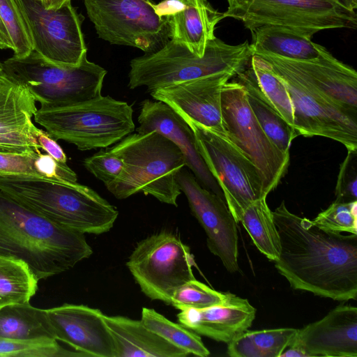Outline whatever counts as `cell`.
Returning a JSON list of instances; mask_svg holds the SVG:
<instances>
[{
	"mask_svg": "<svg viewBox=\"0 0 357 357\" xmlns=\"http://www.w3.org/2000/svg\"><path fill=\"white\" fill-rule=\"evenodd\" d=\"M280 241L274 261L295 289L337 301L357 298V234L324 230L284 202L273 212Z\"/></svg>",
	"mask_w": 357,
	"mask_h": 357,
	"instance_id": "obj_1",
	"label": "cell"
},
{
	"mask_svg": "<svg viewBox=\"0 0 357 357\" xmlns=\"http://www.w3.org/2000/svg\"><path fill=\"white\" fill-rule=\"evenodd\" d=\"M93 253L84 234L60 226L0 191V255L24 261L39 280L61 273Z\"/></svg>",
	"mask_w": 357,
	"mask_h": 357,
	"instance_id": "obj_2",
	"label": "cell"
},
{
	"mask_svg": "<svg viewBox=\"0 0 357 357\" xmlns=\"http://www.w3.org/2000/svg\"><path fill=\"white\" fill-rule=\"evenodd\" d=\"M0 191L46 219L84 234L107 232L119 215L115 206L77 182L0 176Z\"/></svg>",
	"mask_w": 357,
	"mask_h": 357,
	"instance_id": "obj_3",
	"label": "cell"
},
{
	"mask_svg": "<svg viewBox=\"0 0 357 357\" xmlns=\"http://www.w3.org/2000/svg\"><path fill=\"white\" fill-rule=\"evenodd\" d=\"M123 161L119 176L105 185L117 199L142 192L177 206L178 174L185 166L181 150L158 132L129 134L109 149Z\"/></svg>",
	"mask_w": 357,
	"mask_h": 357,
	"instance_id": "obj_4",
	"label": "cell"
},
{
	"mask_svg": "<svg viewBox=\"0 0 357 357\" xmlns=\"http://www.w3.org/2000/svg\"><path fill=\"white\" fill-rule=\"evenodd\" d=\"M253 51L248 41L229 45L215 38L198 56L183 44L169 40L159 50L136 57L130 63L128 86H146L151 92L173 84L221 73L235 75L250 63Z\"/></svg>",
	"mask_w": 357,
	"mask_h": 357,
	"instance_id": "obj_5",
	"label": "cell"
},
{
	"mask_svg": "<svg viewBox=\"0 0 357 357\" xmlns=\"http://www.w3.org/2000/svg\"><path fill=\"white\" fill-rule=\"evenodd\" d=\"M132 114L126 102L100 96L65 107H40L33 117L56 141L64 140L86 151L107 148L132 133Z\"/></svg>",
	"mask_w": 357,
	"mask_h": 357,
	"instance_id": "obj_6",
	"label": "cell"
},
{
	"mask_svg": "<svg viewBox=\"0 0 357 357\" xmlns=\"http://www.w3.org/2000/svg\"><path fill=\"white\" fill-rule=\"evenodd\" d=\"M225 17L252 31L264 26L291 30L311 38L326 29L357 26V0H227Z\"/></svg>",
	"mask_w": 357,
	"mask_h": 357,
	"instance_id": "obj_7",
	"label": "cell"
},
{
	"mask_svg": "<svg viewBox=\"0 0 357 357\" xmlns=\"http://www.w3.org/2000/svg\"><path fill=\"white\" fill-rule=\"evenodd\" d=\"M4 73L24 85L42 108L72 105L100 97L107 71L86 55L75 66L47 61L33 50L3 63Z\"/></svg>",
	"mask_w": 357,
	"mask_h": 357,
	"instance_id": "obj_8",
	"label": "cell"
},
{
	"mask_svg": "<svg viewBox=\"0 0 357 357\" xmlns=\"http://www.w3.org/2000/svg\"><path fill=\"white\" fill-rule=\"evenodd\" d=\"M283 80L294 108V128L298 135L321 136L357 150V114L350 112L289 70L271 55H257Z\"/></svg>",
	"mask_w": 357,
	"mask_h": 357,
	"instance_id": "obj_9",
	"label": "cell"
},
{
	"mask_svg": "<svg viewBox=\"0 0 357 357\" xmlns=\"http://www.w3.org/2000/svg\"><path fill=\"white\" fill-rule=\"evenodd\" d=\"M197 150L218 182L225 202L236 222L244 210L255 200L266 197L257 167L225 135L192 121Z\"/></svg>",
	"mask_w": 357,
	"mask_h": 357,
	"instance_id": "obj_10",
	"label": "cell"
},
{
	"mask_svg": "<svg viewBox=\"0 0 357 357\" xmlns=\"http://www.w3.org/2000/svg\"><path fill=\"white\" fill-rule=\"evenodd\" d=\"M99 38L140 49L162 48L172 38L169 19L158 15L151 0H84Z\"/></svg>",
	"mask_w": 357,
	"mask_h": 357,
	"instance_id": "obj_11",
	"label": "cell"
},
{
	"mask_svg": "<svg viewBox=\"0 0 357 357\" xmlns=\"http://www.w3.org/2000/svg\"><path fill=\"white\" fill-rule=\"evenodd\" d=\"M126 266L146 296L167 304L176 289L195 279V261L190 248L168 231L139 241Z\"/></svg>",
	"mask_w": 357,
	"mask_h": 357,
	"instance_id": "obj_12",
	"label": "cell"
},
{
	"mask_svg": "<svg viewBox=\"0 0 357 357\" xmlns=\"http://www.w3.org/2000/svg\"><path fill=\"white\" fill-rule=\"evenodd\" d=\"M221 112L227 137L257 167L267 197L285 175L289 154L282 152L266 135L250 109L244 87L234 79L222 89Z\"/></svg>",
	"mask_w": 357,
	"mask_h": 357,
	"instance_id": "obj_13",
	"label": "cell"
},
{
	"mask_svg": "<svg viewBox=\"0 0 357 357\" xmlns=\"http://www.w3.org/2000/svg\"><path fill=\"white\" fill-rule=\"evenodd\" d=\"M17 1L26 20L33 50L56 65H79L87 48L82 31V16L71 0L50 9L41 0Z\"/></svg>",
	"mask_w": 357,
	"mask_h": 357,
	"instance_id": "obj_14",
	"label": "cell"
},
{
	"mask_svg": "<svg viewBox=\"0 0 357 357\" xmlns=\"http://www.w3.org/2000/svg\"><path fill=\"white\" fill-rule=\"evenodd\" d=\"M178 182L192 214L206 232L209 250L220 259L228 271H237V222L225 201L204 188L193 174L184 169L178 174Z\"/></svg>",
	"mask_w": 357,
	"mask_h": 357,
	"instance_id": "obj_15",
	"label": "cell"
},
{
	"mask_svg": "<svg viewBox=\"0 0 357 357\" xmlns=\"http://www.w3.org/2000/svg\"><path fill=\"white\" fill-rule=\"evenodd\" d=\"M235 76L221 73L156 89L150 94L165 102L185 121H192L227 135L222 112L221 93L225 84Z\"/></svg>",
	"mask_w": 357,
	"mask_h": 357,
	"instance_id": "obj_16",
	"label": "cell"
},
{
	"mask_svg": "<svg viewBox=\"0 0 357 357\" xmlns=\"http://www.w3.org/2000/svg\"><path fill=\"white\" fill-rule=\"evenodd\" d=\"M47 312L56 340L83 356L116 357L113 335L100 310L66 303Z\"/></svg>",
	"mask_w": 357,
	"mask_h": 357,
	"instance_id": "obj_17",
	"label": "cell"
},
{
	"mask_svg": "<svg viewBox=\"0 0 357 357\" xmlns=\"http://www.w3.org/2000/svg\"><path fill=\"white\" fill-rule=\"evenodd\" d=\"M137 132L155 131L172 141L182 152L187 166L198 182L223 198L222 192L199 154L194 132L187 122L163 102L149 99L142 102Z\"/></svg>",
	"mask_w": 357,
	"mask_h": 357,
	"instance_id": "obj_18",
	"label": "cell"
},
{
	"mask_svg": "<svg viewBox=\"0 0 357 357\" xmlns=\"http://www.w3.org/2000/svg\"><path fill=\"white\" fill-rule=\"evenodd\" d=\"M291 345L309 357H357V308L340 305L321 319L298 329Z\"/></svg>",
	"mask_w": 357,
	"mask_h": 357,
	"instance_id": "obj_19",
	"label": "cell"
},
{
	"mask_svg": "<svg viewBox=\"0 0 357 357\" xmlns=\"http://www.w3.org/2000/svg\"><path fill=\"white\" fill-rule=\"evenodd\" d=\"M36 99L5 73L0 75V151L24 153L40 149L31 132Z\"/></svg>",
	"mask_w": 357,
	"mask_h": 357,
	"instance_id": "obj_20",
	"label": "cell"
},
{
	"mask_svg": "<svg viewBox=\"0 0 357 357\" xmlns=\"http://www.w3.org/2000/svg\"><path fill=\"white\" fill-rule=\"evenodd\" d=\"M155 13L169 19L171 39L202 56L207 43L215 38L216 25L225 18L207 0H162L155 4Z\"/></svg>",
	"mask_w": 357,
	"mask_h": 357,
	"instance_id": "obj_21",
	"label": "cell"
},
{
	"mask_svg": "<svg viewBox=\"0 0 357 357\" xmlns=\"http://www.w3.org/2000/svg\"><path fill=\"white\" fill-rule=\"evenodd\" d=\"M255 314V308L247 299L228 293L222 303L202 309H185L177 317L181 324L198 335L228 343L252 326Z\"/></svg>",
	"mask_w": 357,
	"mask_h": 357,
	"instance_id": "obj_22",
	"label": "cell"
},
{
	"mask_svg": "<svg viewBox=\"0 0 357 357\" xmlns=\"http://www.w3.org/2000/svg\"><path fill=\"white\" fill-rule=\"evenodd\" d=\"M275 57L336 104L357 114V73L352 67L332 54L311 61Z\"/></svg>",
	"mask_w": 357,
	"mask_h": 357,
	"instance_id": "obj_23",
	"label": "cell"
},
{
	"mask_svg": "<svg viewBox=\"0 0 357 357\" xmlns=\"http://www.w3.org/2000/svg\"><path fill=\"white\" fill-rule=\"evenodd\" d=\"M105 319L115 342L116 357H185L189 355L148 328L141 320L106 315Z\"/></svg>",
	"mask_w": 357,
	"mask_h": 357,
	"instance_id": "obj_24",
	"label": "cell"
},
{
	"mask_svg": "<svg viewBox=\"0 0 357 357\" xmlns=\"http://www.w3.org/2000/svg\"><path fill=\"white\" fill-rule=\"evenodd\" d=\"M251 33L253 55L266 54L296 61H311L331 55L311 38L284 28L264 26Z\"/></svg>",
	"mask_w": 357,
	"mask_h": 357,
	"instance_id": "obj_25",
	"label": "cell"
},
{
	"mask_svg": "<svg viewBox=\"0 0 357 357\" xmlns=\"http://www.w3.org/2000/svg\"><path fill=\"white\" fill-rule=\"evenodd\" d=\"M234 77L244 87L250 109L266 135L282 152L289 154L291 142L298 134L267 99L250 63Z\"/></svg>",
	"mask_w": 357,
	"mask_h": 357,
	"instance_id": "obj_26",
	"label": "cell"
},
{
	"mask_svg": "<svg viewBox=\"0 0 357 357\" xmlns=\"http://www.w3.org/2000/svg\"><path fill=\"white\" fill-rule=\"evenodd\" d=\"M0 176H29L61 183H76L77 174L67 163L40 150L24 153L0 151Z\"/></svg>",
	"mask_w": 357,
	"mask_h": 357,
	"instance_id": "obj_27",
	"label": "cell"
},
{
	"mask_svg": "<svg viewBox=\"0 0 357 357\" xmlns=\"http://www.w3.org/2000/svg\"><path fill=\"white\" fill-rule=\"evenodd\" d=\"M0 337L25 341L56 340L47 310L29 303L0 307Z\"/></svg>",
	"mask_w": 357,
	"mask_h": 357,
	"instance_id": "obj_28",
	"label": "cell"
},
{
	"mask_svg": "<svg viewBox=\"0 0 357 357\" xmlns=\"http://www.w3.org/2000/svg\"><path fill=\"white\" fill-rule=\"evenodd\" d=\"M297 332L293 328L245 330L228 342L227 354L231 357H279L291 345Z\"/></svg>",
	"mask_w": 357,
	"mask_h": 357,
	"instance_id": "obj_29",
	"label": "cell"
},
{
	"mask_svg": "<svg viewBox=\"0 0 357 357\" xmlns=\"http://www.w3.org/2000/svg\"><path fill=\"white\" fill-rule=\"evenodd\" d=\"M38 280L24 261L0 255V307L29 303L38 290Z\"/></svg>",
	"mask_w": 357,
	"mask_h": 357,
	"instance_id": "obj_30",
	"label": "cell"
},
{
	"mask_svg": "<svg viewBox=\"0 0 357 357\" xmlns=\"http://www.w3.org/2000/svg\"><path fill=\"white\" fill-rule=\"evenodd\" d=\"M266 197L251 203L243 211L240 221L257 249L268 259L275 261L280 252V241L273 212L266 203Z\"/></svg>",
	"mask_w": 357,
	"mask_h": 357,
	"instance_id": "obj_31",
	"label": "cell"
},
{
	"mask_svg": "<svg viewBox=\"0 0 357 357\" xmlns=\"http://www.w3.org/2000/svg\"><path fill=\"white\" fill-rule=\"evenodd\" d=\"M141 321L148 328L189 354L201 357L210 354L197 333L167 319L153 309L143 307Z\"/></svg>",
	"mask_w": 357,
	"mask_h": 357,
	"instance_id": "obj_32",
	"label": "cell"
},
{
	"mask_svg": "<svg viewBox=\"0 0 357 357\" xmlns=\"http://www.w3.org/2000/svg\"><path fill=\"white\" fill-rule=\"evenodd\" d=\"M250 66L267 99L282 118L294 127L293 105L283 80L270 65L259 56H252Z\"/></svg>",
	"mask_w": 357,
	"mask_h": 357,
	"instance_id": "obj_33",
	"label": "cell"
},
{
	"mask_svg": "<svg viewBox=\"0 0 357 357\" xmlns=\"http://www.w3.org/2000/svg\"><path fill=\"white\" fill-rule=\"evenodd\" d=\"M1 17L12 42L13 56L24 57L33 50L29 29L17 0H0Z\"/></svg>",
	"mask_w": 357,
	"mask_h": 357,
	"instance_id": "obj_34",
	"label": "cell"
},
{
	"mask_svg": "<svg viewBox=\"0 0 357 357\" xmlns=\"http://www.w3.org/2000/svg\"><path fill=\"white\" fill-rule=\"evenodd\" d=\"M83 356L61 347L56 340H17L0 337V357Z\"/></svg>",
	"mask_w": 357,
	"mask_h": 357,
	"instance_id": "obj_35",
	"label": "cell"
},
{
	"mask_svg": "<svg viewBox=\"0 0 357 357\" xmlns=\"http://www.w3.org/2000/svg\"><path fill=\"white\" fill-rule=\"evenodd\" d=\"M227 296L228 293L215 291L194 279L174 291L170 304L179 310L188 308L202 309L222 303Z\"/></svg>",
	"mask_w": 357,
	"mask_h": 357,
	"instance_id": "obj_36",
	"label": "cell"
},
{
	"mask_svg": "<svg viewBox=\"0 0 357 357\" xmlns=\"http://www.w3.org/2000/svg\"><path fill=\"white\" fill-rule=\"evenodd\" d=\"M312 221L326 231L357 234V202H334Z\"/></svg>",
	"mask_w": 357,
	"mask_h": 357,
	"instance_id": "obj_37",
	"label": "cell"
},
{
	"mask_svg": "<svg viewBox=\"0 0 357 357\" xmlns=\"http://www.w3.org/2000/svg\"><path fill=\"white\" fill-rule=\"evenodd\" d=\"M84 167L105 185L115 180L122 172V160L110 149L100 150L83 161Z\"/></svg>",
	"mask_w": 357,
	"mask_h": 357,
	"instance_id": "obj_38",
	"label": "cell"
},
{
	"mask_svg": "<svg viewBox=\"0 0 357 357\" xmlns=\"http://www.w3.org/2000/svg\"><path fill=\"white\" fill-rule=\"evenodd\" d=\"M335 202H357V150L348 151L341 164L335 188Z\"/></svg>",
	"mask_w": 357,
	"mask_h": 357,
	"instance_id": "obj_39",
	"label": "cell"
},
{
	"mask_svg": "<svg viewBox=\"0 0 357 357\" xmlns=\"http://www.w3.org/2000/svg\"><path fill=\"white\" fill-rule=\"evenodd\" d=\"M31 132L40 149L51 155L56 161L61 163L67 162V157L62 148L55 139L52 138L47 132L32 125Z\"/></svg>",
	"mask_w": 357,
	"mask_h": 357,
	"instance_id": "obj_40",
	"label": "cell"
},
{
	"mask_svg": "<svg viewBox=\"0 0 357 357\" xmlns=\"http://www.w3.org/2000/svg\"><path fill=\"white\" fill-rule=\"evenodd\" d=\"M12 42L8 31L0 17V48L2 50H12Z\"/></svg>",
	"mask_w": 357,
	"mask_h": 357,
	"instance_id": "obj_41",
	"label": "cell"
},
{
	"mask_svg": "<svg viewBox=\"0 0 357 357\" xmlns=\"http://www.w3.org/2000/svg\"><path fill=\"white\" fill-rule=\"evenodd\" d=\"M283 357H309V355L302 349L294 345L287 347L280 355Z\"/></svg>",
	"mask_w": 357,
	"mask_h": 357,
	"instance_id": "obj_42",
	"label": "cell"
},
{
	"mask_svg": "<svg viewBox=\"0 0 357 357\" xmlns=\"http://www.w3.org/2000/svg\"><path fill=\"white\" fill-rule=\"evenodd\" d=\"M70 0H42L44 6L47 8H56L61 6L65 2Z\"/></svg>",
	"mask_w": 357,
	"mask_h": 357,
	"instance_id": "obj_43",
	"label": "cell"
},
{
	"mask_svg": "<svg viewBox=\"0 0 357 357\" xmlns=\"http://www.w3.org/2000/svg\"><path fill=\"white\" fill-rule=\"evenodd\" d=\"M4 73L3 63L0 61V75Z\"/></svg>",
	"mask_w": 357,
	"mask_h": 357,
	"instance_id": "obj_44",
	"label": "cell"
},
{
	"mask_svg": "<svg viewBox=\"0 0 357 357\" xmlns=\"http://www.w3.org/2000/svg\"><path fill=\"white\" fill-rule=\"evenodd\" d=\"M42 1V0H41Z\"/></svg>",
	"mask_w": 357,
	"mask_h": 357,
	"instance_id": "obj_45",
	"label": "cell"
}]
</instances>
